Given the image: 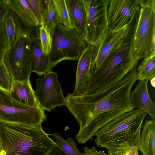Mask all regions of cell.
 Instances as JSON below:
<instances>
[{
    "label": "cell",
    "instance_id": "6da1fadb",
    "mask_svg": "<svg viewBox=\"0 0 155 155\" xmlns=\"http://www.w3.org/2000/svg\"><path fill=\"white\" fill-rule=\"evenodd\" d=\"M137 66L122 79L98 92L79 96L69 93L65 106L79 125L76 139L81 144L92 139L101 127L134 108L130 98L137 80Z\"/></svg>",
    "mask_w": 155,
    "mask_h": 155
},
{
    "label": "cell",
    "instance_id": "7a4b0ae2",
    "mask_svg": "<svg viewBox=\"0 0 155 155\" xmlns=\"http://www.w3.org/2000/svg\"><path fill=\"white\" fill-rule=\"evenodd\" d=\"M48 135L41 125L0 121L2 155H50L57 146Z\"/></svg>",
    "mask_w": 155,
    "mask_h": 155
},
{
    "label": "cell",
    "instance_id": "3957f363",
    "mask_svg": "<svg viewBox=\"0 0 155 155\" xmlns=\"http://www.w3.org/2000/svg\"><path fill=\"white\" fill-rule=\"evenodd\" d=\"M135 29L134 25H129L124 41L112 50L95 70L88 94L101 91L115 84L137 66L138 60L133 57L132 49Z\"/></svg>",
    "mask_w": 155,
    "mask_h": 155
},
{
    "label": "cell",
    "instance_id": "277c9868",
    "mask_svg": "<svg viewBox=\"0 0 155 155\" xmlns=\"http://www.w3.org/2000/svg\"><path fill=\"white\" fill-rule=\"evenodd\" d=\"M147 114L143 110L134 109L111 121L94 134L96 144L106 148L108 153L126 141L138 148L142 124Z\"/></svg>",
    "mask_w": 155,
    "mask_h": 155
},
{
    "label": "cell",
    "instance_id": "5b68a950",
    "mask_svg": "<svg viewBox=\"0 0 155 155\" xmlns=\"http://www.w3.org/2000/svg\"><path fill=\"white\" fill-rule=\"evenodd\" d=\"M13 14L16 25V37L15 42L6 52L3 63L12 81H24L29 79L32 72L30 45L33 38L39 37V28H32L26 26Z\"/></svg>",
    "mask_w": 155,
    "mask_h": 155
},
{
    "label": "cell",
    "instance_id": "8992f818",
    "mask_svg": "<svg viewBox=\"0 0 155 155\" xmlns=\"http://www.w3.org/2000/svg\"><path fill=\"white\" fill-rule=\"evenodd\" d=\"M51 45L47 55L50 70L65 60L79 59L87 44L74 29L61 24L57 25L50 33Z\"/></svg>",
    "mask_w": 155,
    "mask_h": 155
},
{
    "label": "cell",
    "instance_id": "52a82bcc",
    "mask_svg": "<svg viewBox=\"0 0 155 155\" xmlns=\"http://www.w3.org/2000/svg\"><path fill=\"white\" fill-rule=\"evenodd\" d=\"M139 16L132 42L133 57L139 60L155 55V0H139Z\"/></svg>",
    "mask_w": 155,
    "mask_h": 155
},
{
    "label": "cell",
    "instance_id": "ba28073f",
    "mask_svg": "<svg viewBox=\"0 0 155 155\" xmlns=\"http://www.w3.org/2000/svg\"><path fill=\"white\" fill-rule=\"evenodd\" d=\"M47 120L40 106L25 105L16 101L9 93L0 89V121L31 126L41 125Z\"/></svg>",
    "mask_w": 155,
    "mask_h": 155
},
{
    "label": "cell",
    "instance_id": "9c48e42d",
    "mask_svg": "<svg viewBox=\"0 0 155 155\" xmlns=\"http://www.w3.org/2000/svg\"><path fill=\"white\" fill-rule=\"evenodd\" d=\"M86 13L84 40L96 46L108 27L107 10L109 0H82Z\"/></svg>",
    "mask_w": 155,
    "mask_h": 155
},
{
    "label": "cell",
    "instance_id": "30bf717a",
    "mask_svg": "<svg viewBox=\"0 0 155 155\" xmlns=\"http://www.w3.org/2000/svg\"><path fill=\"white\" fill-rule=\"evenodd\" d=\"M35 95L39 106L49 112L58 106L65 105L61 84L58 79L57 73L52 71L35 79Z\"/></svg>",
    "mask_w": 155,
    "mask_h": 155
},
{
    "label": "cell",
    "instance_id": "8fae6325",
    "mask_svg": "<svg viewBox=\"0 0 155 155\" xmlns=\"http://www.w3.org/2000/svg\"><path fill=\"white\" fill-rule=\"evenodd\" d=\"M129 28L128 22L123 27L117 29L108 27L98 44L95 46L91 66L93 75L109 53L124 41Z\"/></svg>",
    "mask_w": 155,
    "mask_h": 155
},
{
    "label": "cell",
    "instance_id": "7c38bea8",
    "mask_svg": "<svg viewBox=\"0 0 155 155\" xmlns=\"http://www.w3.org/2000/svg\"><path fill=\"white\" fill-rule=\"evenodd\" d=\"M139 7V0H109L107 10L108 28L117 29L126 25Z\"/></svg>",
    "mask_w": 155,
    "mask_h": 155
},
{
    "label": "cell",
    "instance_id": "4fadbf2b",
    "mask_svg": "<svg viewBox=\"0 0 155 155\" xmlns=\"http://www.w3.org/2000/svg\"><path fill=\"white\" fill-rule=\"evenodd\" d=\"M95 46L87 44L78 60L74 89L71 94L79 96L88 94L91 87L92 74L91 66Z\"/></svg>",
    "mask_w": 155,
    "mask_h": 155
},
{
    "label": "cell",
    "instance_id": "5bb4252c",
    "mask_svg": "<svg viewBox=\"0 0 155 155\" xmlns=\"http://www.w3.org/2000/svg\"><path fill=\"white\" fill-rule=\"evenodd\" d=\"M148 80L140 81L134 90L130 93L133 107L145 111L155 120V104L150 98L148 89Z\"/></svg>",
    "mask_w": 155,
    "mask_h": 155
},
{
    "label": "cell",
    "instance_id": "9a60e30c",
    "mask_svg": "<svg viewBox=\"0 0 155 155\" xmlns=\"http://www.w3.org/2000/svg\"><path fill=\"white\" fill-rule=\"evenodd\" d=\"M9 94L21 104L31 107L39 106L29 79L12 81Z\"/></svg>",
    "mask_w": 155,
    "mask_h": 155
},
{
    "label": "cell",
    "instance_id": "2e32d148",
    "mask_svg": "<svg viewBox=\"0 0 155 155\" xmlns=\"http://www.w3.org/2000/svg\"><path fill=\"white\" fill-rule=\"evenodd\" d=\"M67 10L73 28L84 40L86 13L82 0H65Z\"/></svg>",
    "mask_w": 155,
    "mask_h": 155
},
{
    "label": "cell",
    "instance_id": "e0dca14e",
    "mask_svg": "<svg viewBox=\"0 0 155 155\" xmlns=\"http://www.w3.org/2000/svg\"><path fill=\"white\" fill-rule=\"evenodd\" d=\"M9 11L24 25L32 28L39 27L37 19L26 0H5Z\"/></svg>",
    "mask_w": 155,
    "mask_h": 155
},
{
    "label": "cell",
    "instance_id": "ac0fdd59",
    "mask_svg": "<svg viewBox=\"0 0 155 155\" xmlns=\"http://www.w3.org/2000/svg\"><path fill=\"white\" fill-rule=\"evenodd\" d=\"M30 54L32 72L36 73L41 77L46 73L52 71L50 68L47 55L43 51L40 37L32 40Z\"/></svg>",
    "mask_w": 155,
    "mask_h": 155
},
{
    "label": "cell",
    "instance_id": "d6986e66",
    "mask_svg": "<svg viewBox=\"0 0 155 155\" xmlns=\"http://www.w3.org/2000/svg\"><path fill=\"white\" fill-rule=\"evenodd\" d=\"M138 148L143 155H155V120L146 121L140 135Z\"/></svg>",
    "mask_w": 155,
    "mask_h": 155
},
{
    "label": "cell",
    "instance_id": "ffe728a7",
    "mask_svg": "<svg viewBox=\"0 0 155 155\" xmlns=\"http://www.w3.org/2000/svg\"><path fill=\"white\" fill-rule=\"evenodd\" d=\"M59 24H60V21L54 0L44 1L41 26L44 27L50 34L54 28Z\"/></svg>",
    "mask_w": 155,
    "mask_h": 155
},
{
    "label": "cell",
    "instance_id": "44dd1931",
    "mask_svg": "<svg viewBox=\"0 0 155 155\" xmlns=\"http://www.w3.org/2000/svg\"><path fill=\"white\" fill-rule=\"evenodd\" d=\"M137 80H149L155 77V55L143 58L137 68Z\"/></svg>",
    "mask_w": 155,
    "mask_h": 155
},
{
    "label": "cell",
    "instance_id": "7402d4cb",
    "mask_svg": "<svg viewBox=\"0 0 155 155\" xmlns=\"http://www.w3.org/2000/svg\"><path fill=\"white\" fill-rule=\"evenodd\" d=\"M49 135L54 138L57 147L60 148L66 155H82L76 147V143L72 138L69 137L64 140L58 133H53Z\"/></svg>",
    "mask_w": 155,
    "mask_h": 155
},
{
    "label": "cell",
    "instance_id": "603a6c76",
    "mask_svg": "<svg viewBox=\"0 0 155 155\" xmlns=\"http://www.w3.org/2000/svg\"><path fill=\"white\" fill-rule=\"evenodd\" d=\"M60 24L69 28H73L71 24L65 0H54Z\"/></svg>",
    "mask_w": 155,
    "mask_h": 155
},
{
    "label": "cell",
    "instance_id": "cb8c5ba5",
    "mask_svg": "<svg viewBox=\"0 0 155 155\" xmlns=\"http://www.w3.org/2000/svg\"><path fill=\"white\" fill-rule=\"evenodd\" d=\"M4 23L11 47L15 39L17 28L14 15L10 11L5 19Z\"/></svg>",
    "mask_w": 155,
    "mask_h": 155
},
{
    "label": "cell",
    "instance_id": "d4e9b609",
    "mask_svg": "<svg viewBox=\"0 0 155 155\" xmlns=\"http://www.w3.org/2000/svg\"><path fill=\"white\" fill-rule=\"evenodd\" d=\"M10 47L4 20L0 24V64L3 63L5 55Z\"/></svg>",
    "mask_w": 155,
    "mask_h": 155
},
{
    "label": "cell",
    "instance_id": "484cf974",
    "mask_svg": "<svg viewBox=\"0 0 155 155\" xmlns=\"http://www.w3.org/2000/svg\"><path fill=\"white\" fill-rule=\"evenodd\" d=\"M35 17L40 26H42L44 11V1L26 0Z\"/></svg>",
    "mask_w": 155,
    "mask_h": 155
},
{
    "label": "cell",
    "instance_id": "4316f807",
    "mask_svg": "<svg viewBox=\"0 0 155 155\" xmlns=\"http://www.w3.org/2000/svg\"><path fill=\"white\" fill-rule=\"evenodd\" d=\"M12 80L3 63L0 64V89L9 93Z\"/></svg>",
    "mask_w": 155,
    "mask_h": 155
},
{
    "label": "cell",
    "instance_id": "83f0119b",
    "mask_svg": "<svg viewBox=\"0 0 155 155\" xmlns=\"http://www.w3.org/2000/svg\"><path fill=\"white\" fill-rule=\"evenodd\" d=\"M39 30L42 49L45 54L47 55L50 51L51 45L50 34L43 26H40Z\"/></svg>",
    "mask_w": 155,
    "mask_h": 155
},
{
    "label": "cell",
    "instance_id": "f1b7e54d",
    "mask_svg": "<svg viewBox=\"0 0 155 155\" xmlns=\"http://www.w3.org/2000/svg\"><path fill=\"white\" fill-rule=\"evenodd\" d=\"M132 147L130 143L126 141L120 144L115 150L108 153L107 155H126Z\"/></svg>",
    "mask_w": 155,
    "mask_h": 155
},
{
    "label": "cell",
    "instance_id": "f546056e",
    "mask_svg": "<svg viewBox=\"0 0 155 155\" xmlns=\"http://www.w3.org/2000/svg\"><path fill=\"white\" fill-rule=\"evenodd\" d=\"M9 11L6 5L5 0H0V24L4 20Z\"/></svg>",
    "mask_w": 155,
    "mask_h": 155
},
{
    "label": "cell",
    "instance_id": "4dcf8cb0",
    "mask_svg": "<svg viewBox=\"0 0 155 155\" xmlns=\"http://www.w3.org/2000/svg\"><path fill=\"white\" fill-rule=\"evenodd\" d=\"M84 152L82 155H107L104 151H97L94 147L89 148L85 147L84 148Z\"/></svg>",
    "mask_w": 155,
    "mask_h": 155
},
{
    "label": "cell",
    "instance_id": "1f68e13d",
    "mask_svg": "<svg viewBox=\"0 0 155 155\" xmlns=\"http://www.w3.org/2000/svg\"><path fill=\"white\" fill-rule=\"evenodd\" d=\"M139 150L137 147H132L127 152L126 155H138Z\"/></svg>",
    "mask_w": 155,
    "mask_h": 155
},
{
    "label": "cell",
    "instance_id": "d6a6232c",
    "mask_svg": "<svg viewBox=\"0 0 155 155\" xmlns=\"http://www.w3.org/2000/svg\"><path fill=\"white\" fill-rule=\"evenodd\" d=\"M50 155H66L63 151L58 147L55 148Z\"/></svg>",
    "mask_w": 155,
    "mask_h": 155
},
{
    "label": "cell",
    "instance_id": "836d02e7",
    "mask_svg": "<svg viewBox=\"0 0 155 155\" xmlns=\"http://www.w3.org/2000/svg\"><path fill=\"white\" fill-rule=\"evenodd\" d=\"M150 84L153 87H155V77L153 78L150 80Z\"/></svg>",
    "mask_w": 155,
    "mask_h": 155
},
{
    "label": "cell",
    "instance_id": "e575fe53",
    "mask_svg": "<svg viewBox=\"0 0 155 155\" xmlns=\"http://www.w3.org/2000/svg\"><path fill=\"white\" fill-rule=\"evenodd\" d=\"M2 148L1 142L0 140V155H2Z\"/></svg>",
    "mask_w": 155,
    "mask_h": 155
}]
</instances>
